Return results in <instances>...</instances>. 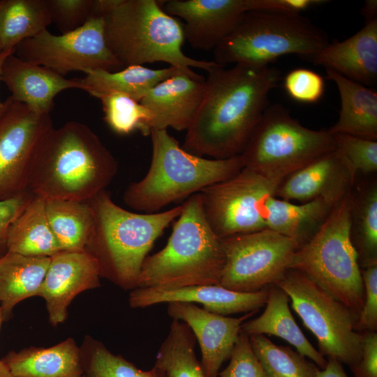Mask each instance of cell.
<instances>
[{
	"mask_svg": "<svg viewBox=\"0 0 377 377\" xmlns=\"http://www.w3.org/2000/svg\"><path fill=\"white\" fill-rule=\"evenodd\" d=\"M207 72L205 94L182 147L214 159L240 155L269 105L281 72L271 66L242 64L228 68L217 64Z\"/></svg>",
	"mask_w": 377,
	"mask_h": 377,
	"instance_id": "1",
	"label": "cell"
},
{
	"mask_svg": "<svg viewBox=\"0 0 377 377\" xmlns=\"http://www.w3.org/2000/svg\"><path fill=\"white\" fill-rule=\"evenodd\" d=\"M117 161L87 125L70 121L51 127L34 152L27 191L50 200L88 201L115 177Z\"/></svg>",
	"mask_w": 377,
	"mask_h": 377,
	"instance_id": "2",
	"label": "cell"
},
{
	"mask_svg": "<svg viewBox=\"0 0 377 377\" xmlns=\"http://www.w3.org/2000/svg\"><path fill=\"white\" fill-rule=\"evenodd\" d=\"M97 1L107 45L124 68L162 61L182 70L208 71L218 64L184 53L183 25L165 12L162 1Z\"/></svg>",
	"mask_w": 377,
	"mask_h": 377,
	"instance_id": "3",
	"label": "cell"
},
{
	"mask_svg": "<svg viewBox=\"0 0 377 377\" xmlns=\"http://www.w3.org/2000/svg\"><path fill=\"white\" fill-rule=\"evenodd\" d=\"M89 201L94 225L85 251L97 260L101 277L124 289L135 288L148 253L179 217L182 205L163 212L137 213L117 205L105 190Z\"/></svg>",
	"mask_w": 377,
	"mask_h": 377,
	"instance_id": "4",
	"label": "cell"
},
{
	"mask_svg": "<svg viewBox=\"0 0 377 377\" xmlns=\"http://www.w3.org/2000/svg\"><path fill=\"white\" fill-rule=\"evenodd\" d=\"M182 205L165 247L144 260L136 288L220 284L224 251L205 217L200 193L191 195Z\"/></svg>",
	"mask_w": 377,
	"mask_h": 377,
	"instance_id": "5",
	"label": "cell"
},
{
	"mask_svg": "<svg viewBox=\"0 0 377 377\" xmlns=\"http://www.w3.org/2000/svg\"><path fill=\"white\" fill-rule=\"evenodd\" d=\"M149 135L152 156L140 180L131 184L123 195L131 209L155 213L170 203L232 177L244 168L242 156L207 158L180 147L167 130L153 129Z\"/></svg>",
	"mask_w": 377,
	"mask_h": 377,
	"instance_id": "6",
	"label": "cell"
},
{
	"mask_svg": "<svg viewBox=\"0 0 377 377\" xmlns=\"http://www.w3.org/2000/svg\"><path fill=\"white\" fill-rule=\"evenodd\" d=\"M329 43L327 34L300 14L247 11L213 50L214 61L269 66L286 54L306 59Z\"/></svg>",
	"mask_w": 377,
	"mask_h": 377,
	"instance_id": "7",
	"label": "cell"
},
{
	"mask_svg": "<svg viewBox=\"0 0 377 377\" xmlns=\"http://www.w3.org/2000/svg\"><path fill=\"white\" fill-rule=\"evenodd\" d=\"M289 269L304 274L359 316L364 290L350 235V193L334 206L316 235L298 248Z\"/></svg>",
	"mask_w": 377,
	"mask_h": 377,
	"instance_id": "8",
	"label": "cell"
},
{
	"mask_svg": "<svg viewBox=\"0 0 377 377\" xmlns=\"http://www.w3.org/2000/svg\"><path fill=\"white\" fill-rule=\"evenodd\" d=\"M328 130H312L294 119L279 103L269 105L242 156L244 167L280 183L290 174L336 149Z\"/></svg>",
	"mask_w": 377,
	"mask_h": 377,
	"instance_id": "9",
	"label": "cell"
},
{
	"mask_svg": "<svg viewBox=\"0 0 377 377\" xmlns=\"http://www.w3.org/2000/svg\"><path fill=\"white\" fill-rule=\"evenodd\" d=\"M288 296L293 309L316 337L319 353L350 367L360 359L358 317L302 272L288 269L275 284Z\"/></svg>",
	"mask_w": 377,
	"mask_h": 377,
	"instance_id": "10",
	"label": "cell"
},
{
	"mask_svg": "<svg viewBox=\"0 0 377 377\" xmlns=\"http://www.w3.org/2000/svg\"><path fill=\"white\" fill-rule=\"evenodd\" d=\"M221 241L225 265L219 285L242 293L275 284L289 269L300 247L293 239L267 228Z\"/></svg>",
	"mask_w": 377,
	"mask_h": 377,
	"instance_id": "11",
	"label": "cell"
},
{
	"mask_svg": "<svg viewBox=\"0 0 377 377\" xmlns=\"http://www.w3.org/2000/svg\"><path fill=\"white\" fill-rule=\"evenodd\" d=\"M21 59L46 67L64 76L96 70L117 71L123 67L109 49L103 17L93 16L80 27L61 35L47 29L15 48Z\"/></svg>",
	"mask_w": 377,
	"mask_h": 377,
	"instance_id": "12",
	"label": "cell"
},
{
	"mask_svg": "<svg viewBox=\"0 0 377 377\" xmlns=\"http://www.w3.org/2000/svg\"><path fill=\"white\" fill-rule=\"evenodd\" d=\"M279 183L246 168L199 192L205 217L220 238L267 228L265 207Z\"/></svg>",
	"mask_w": 377,
	"mask_h": 377,
	"instance_id": "13",
	"label": "cell"
},
{
	"mask_svg": "<svg viewBox=\"0 0 377 377\" xmlns=\"http://www.w3.org/2000/svg\"><path fill=\"white\" fill-rule=\"evenodd\" d=\"M53 126L39 113L11 96L0 113V200L27 191L32 156L43 135Z\"/></svg>",
	"mask_w": 377,
	"mask_h": 377,
	"instance_id": "14",
	"label": "cell"
},
{
	"mask_svg": "<svg viewBox=\"0 0 377 377\" xmlns=\"http://www.w3.org/2000/svg\"><path fill=\"white\" fill-rule=\"evenodd\" d=\"M356 179L344 156L336 149L283 179L274 196L301 202L322 199L335 205L350 193Z\"/></svg>",
	"mask_w": 377,
	"mask_h": 377,
	"instance_id": "15",
	"label": "cell"
},
{
	"mask_svg": "<svg viewBox=\"0 0 377 377\" xmlns=\"http://www.w3.org/2000/svg\"><path fill=\"white\" fill-rule=\"evenodd\" d=\"M101 277L97 260L87 251H61L52 256L38 295L45 302L50 323H64L73 300L98 287Z\"/></svg>",
	"mask_w": 377,
	"mask_h": 377,
	"instance_id": "16",
	"label": "cell"
},
{
	"mask_svg": "<svg viewBox=\"0 0 377 377\" xmlns=\"http://www.w3.org/2000/svg\"><path fill=\"white\" fill-rule=\"evenodd\" d=\"M167 311L173 320L186 323L201 350V365L207 377H217L223 363L230 358L242 325L258 310L231 318L207 311L190 302L168 303Z\"/></svg>",
	"mask_w": 377,
	"mask_h": 377,
	"instance_id": "17",
	"label": "cell"
},
{
	"mask_svg": "<svg viewBox=\"0 0 377 377\" xmlns=\"http://www.w3.org/2000/svg\"><path fill=\"white\" fill-rule=\"evenodd\" d=\"M163 9L185 22L184 38L197 50H214L248 11L246 0H169Z\"/></svg>",
	"mask_w": 377,
	"mask_h": 377,
	"instance_id": "18",
	"label": "cell"
},
{
	"mask_svg": "<svg viewBox=\"0 0 377 377\" xmlns=\"http://www.w3.org/2000/svg\"><path fill=\"white\" fill-rule=\"evenodd\" d=\"M267 297L266 288L257 292L242 293L215 284L173 289L136 288L131 290L128 302L132 308L173 302L198 303L207 311L227 316L258 310L265 305Z\"/></svg>",
	"mask_w": 377,
	"mask_h": 377,
	"instance_id": "19",
	"label": "cell"
},
{
	"mask_svg": "<svg viewBox=\"0 0 377 377\" xmlns=\"http://www.w3.org/2000/svg\"><path fill=\"white\" fill-rule=\"evenodd\" d=\"M205 78L193 70L173 75L151 89L140 101L151 114L153 129L187 131L201 104Z\"/></svg>",
	"mask_w": 377,
	"mask_h": 377,
	"instance_id": "20",
	"label": "cell"
},
{
	"mask_svg": "<svg viewBox=\"0 0 377 377\" xmlns=\"http://www.w3.org/2000/svg\"><path fill=\"white\" fill-rule=\"evenodd\" d=\"M1 81L15 101L44 114H50L54 97L61 91L68 89H82L77 79H66L46 67L24 61L14 53L3 64Z\"/></svg>",
	"mask_w": 377,
	"mask_h": 377,
	"instance_id": "21",
	"label": "cell"
},
{
	"mask_svg": "<svg viewBox=\"0 0 377 377\" xmlns=\"http://www.w3.org/2000/svg\"><path fill=\"white\" fill-rule=\"evenodd\" d=\"M306 60L363 85L377 80V19L343 41L329 43Z\"/></svg>",
	"mask_w": 377,
	"mask_h": 377,
	"instance_id": "22",
	"label": "cell"
},
{
	"mask_svg": "<svg viewBox=\"0 0 377 377\" xmlns=\"http://www.w3.org/2000/svg\"><path fill=\"white\" fill-rule=\"evenodd\" d=\"M12 377H80L84 375L81 350L68 338L54 346H30L10 351L1 359Z\"/></svg>",
	"mask_w": 377,
	"mask_h": 377,
	"instance_id": "23",
	"label": "cell"
},
{
	"mask_svg": "<svg viewBox=\"0 0 377 377\" xmlns=\"http://www.w3.org/2000/svg\"><path fill=\"white\" fill-rule=\"evenodd\" d=\"M288 295L276 285H270L263 313L245 321L241 331L249 336L269 334L283 339L303 356L309 358L319 369H323L326 358L316 349L297 325L289 307Z\"/></svg>",
	"mask_w": 377,
	"mask_h": 377,
	"instance_id": "24",
	"label": "cell"
},
{
	"mask_svg": "<svg viewBox=\"0 0 377 377\" xmlns=\"http://www.w3.org/2000/svg\"><path fill=\"white\" fill-rule=\"evenodd\" d=\"M326 73L336 84L341 101L339 119L328 131L376 140L377 93L334 71Z\"/></svg>",
	"mask_w": 377,
	"mask_h": 377,
	"instance_id": "25",
	"label": "cell"
},
{
	"mask_svg": "<svg viewBox=\"0 0 377 377\" xmlns=\"http://www.w3.org/2000/svg\"><path fill=\"white\" fill-rule=\"evenodd\" d=\"M191 70H182L173 66L152 69L133 65L117 71H91L85 73L84 77L77 80L82 84V90L98 99L105 95L117 93L140 101L162 81Z\"/></svg>",
	"mask_w": 377,
	"mask_h": 377,
	"instance_id": "26",
	"label": "cell"
},
{
	"mask_svg": "<svg viewBox=\"0 0 377 377\" xmlns=\"http://www.w3.org/2000/svg\"><path fill=\"white\" fill-rule=\"evenodd\" d=\"M51 257L6 251L0 256V308L3 320L20 302L38 296Z\"/></svg>",
	"mask_w": 377,
	"mask_h": 377,
	"instance_id": "27",
	"label": "cell"
},
{
	"mask_svg": "<svg viewBox=\"0 0 377 377\" xmlns=\"http://www.w3.org/2000/svg\"><path fill=\"white\" fill-rule=\"evenodd\" d=\"M334 206L322 199L298 205L272 196L266 203V226L293 239L300 247L319 230Z\"/></svg>",
	"mask_w": 377,
	"mask_h": 377,
	"instance_id": "28",
	"label": "cell"
},
{
	"mask_svg": "<svg viewBox=\"0 0 377 377\" xmlns=\"http://www.w3.org/2000/svg\"><path fill=\"white\" fill-rule=\"evenodd\" d=\"M6 251L28 256L52 257L63 251L49 224L45 200L33 196L12 223Z\"/></svg>",
	"mask_w": 377,
	"mask_h": 377,
	"instance_id": "29",
	"label": "cell"
},
{
	"mask_svg": "<svg viewBox=\"0 0 377 377\" xmlns=\"http://www.w3.org/2000/svg\"><path fill=\"white\" fill-rule=\"evenodd\" d=\"M350 235L360 268L377 264L376 177L355 181L350 193Z\"/></svg>",
	"mask_w": 377,
	"mask_h": 377,
	"instance_id": "30",
	"label": "cell"
},
{
	"mask_svg": "<svg viewBox=\"0 0 377 377\" xmlns=\"http://www.w3.org/2000/svg\"><path fill=\"white\" fill-rule=\"evenodd\" d=\"M45 212L63 251H85L94 225L89 200H45Z\"/></svg>",
	"mask_w": 377,
	"mask_h": 377,
	"instance_id": "31",
	"label": "cell"
},
{
	"mask_svg": "<svg viewBox=\"0 0 377 377\" xmlns=\"http://www.w3.org/2000/svg\"><path fill=\"white\" fill-rule=\"evenodd\" d=\"M52 20L46 0L0 1V43L15 50L23 40L47 29Z\"/></svg>",
	"mask_w": 377,
	"mask_h": 377,
	"instance_id": "32",
	"label": "cell"
},
{
	"mask_svg": "<svg viewBox=\"0 0 377 377\" xmlns=\"http://www.w3.org/2000/svg\"><path fill=\"white\" fill-rule=\"evenodd\" d=\"M195 341L186 323L173 320L156 354L154 367L166 377H207L195 354Z\"/></svg>",
	"mask_w": 377,
	"mask_h": 377,
	"instance_id": "33",
	"label": "cell"
},
{
	"mask_svg": "<svg viewBox=\"0 0 377 377\" xmlns=\"http://www.w3.org/2000/svg\"><path fill=\"white\" fill-rule=\"evenodd\" d=\"M253 350L269 377H316L319 368L289 346H278L265 335L249 336Z\"/></svg>",
	"mask_w": 377,
	"mask_h": 377,
	"instance_id": "34",
	"label": "cell"
},
{
	"mask_svg": "<svg viewBox=\"0 0 377 377\" xmlns=\"http://www.w3.org/2000/svg\"><path fill=\"white\" fill-rule=\"evenodd\" d=\"M87 346L80 348L87 377H166L154 366L149 371L140 369L122 356L113 354L99 341L89 340Z\"/></svg>",
	"mask_w": 377,
	"mask_h": 377,
	"instance_id": "35",
	"label": "cell"
},
{
	"mask_svg": "<svg viewBox=\"0 0 377 377\" xmlns=\"http://www.w3.org/2000/svg\"><path fill=\"white\" fill-rule=\"evenodd\" d=\"M99 99L104 120L114 132L128 135L138 130L144 135H149L151 114L140 101L117 93L105 95Z\"/></svg>",
	"mask_w": 377,
	"mask_h": 377,
	"instance_id": "36",
	"label": "cell"
},
{
	"mask_svg": "<svg viewBox=\"0 0 377 377\" xmlns=\"http://www.w3.org/2000/svg\"><path fill=\"white\" fill-rule=\"evenodd\" d=\"M337 149L344 156L353 173L377 172V141L347 134H333Z\"/></svg>",
	"mask_w": 377,
	"mask_h": 377,
	"instance_id": "37",
	"label": "cell"
},
{
	"mask_svg": "<svg viewBox=\"0 0 377 377\" xmlns=\"http://www.w3.org/2000/svg\"><path fill=\"white\" fill-rule=\"evenodd\" d=\"M52 23L62 34L72 31L94 16V0H46Z\"/></svg>",
	"mask_w": 377,
	"mask_h": 377,
	"instance_id": "38",
	"label": "cell"
},
{
	"mask_svg": "<svg viewBox=\"0 0 377 377\" xmlns=\"http://www.w3.org/2000/svg\"><path fill=\"white\" fill-rule=\"evenodd\" d=\"M283 87L288 95L295 101L314 103L323 97L325 83L323 77L316 72L299 68L286 74Z\"/></svg>",
	"mask_w": 377,
	"mask_h": 377,
	"instance_id": "39",
	"label": "cell"
},
{
	"mask_svg": "<svg viewBox=\"0 0 377 377\" xmlns=\"http://www.w3.org/2000/svg\"><path fill=\"white\" fill-rule=\"evenodd\" d=\"M228 365L220 377H269L251 346L249 336L240 331Z\"/></svg>",
	"mask_w": 377,
	"mask_h": 377,
	"instance_id": "40",
	"label": "cell"
},
{
	"mask_svg": "<svg viewBox=\"0 0 377 377\" xmlns=\"http://www.w3.org/2000/svg\"><path fill=\"white\" fill-rule=\"evenodd\" d=\"M362 279L364 299L362 311L358 316L355 330L360 333L377 329V264L362 267Z\"/></svg>",
	"mask_w": 377,
	"mask_h": 377,
	"instance_id": "41",
	"label": "cell"
},
{
	"mask_svg": "<svg viewBox=\"0 0 377 377\" xmlns=\"http://www.w3.org/2000/svg\"><path fill=\"white\" fill-rule=\"evenodd\" d=\"M362 353L359 361L350 367L354 377H377V333L362 332Z\"/></svg>",
	"mask_w": 377,
	"mask_h": 377,
	"instance_id": "42",
	"label": "cell"
},
{
	"mask_svg": "<svg viewBox=\"0 0 377 377\" xmlns=\"http://www.w3.org/2000/svg\"><path fill=\"white\" fill-rule=\"evenodd\" d=\"M248 11L300 14L311 7L325 3L323 0H246Z\"/></svg>",
	"mask_w": 377,
	"mask_h": 377,
	"instance_id": "43",
	"label": "cell"
},
{
	"mask_svg": "<svg viewBox=\"0 0 377 377\" xmlns=\"http://www.w3.org/2000/svg\"><path fill=\"white\" fill-rule=\"evenodd\" d=\"M34 195L29 191L4 200H0V250L6 249L8 230L19 214Z\"/></svg>",
	"mask_w": 377,
	"mask_h": 377,
	"instance_id": "44",
	"label": "cell"
},
{
	"mask_svg": "<svg viewBox=\"0 0 377 377\" xmlns=\"http://www.w3.org/2000/svg\"><path fill=\"white\" fill-rule=\"evenodd\" d=\"M327 363L323 369H319L316 377H348L344 371L342 363L332 357L326 358Z\"/></svg>",
	"mask_w": 377,
	"mask_h": 377,
	"instance_id": "45",
	"label": "cell"
},
{
	"mask_svg": "<svg viewBox=\"0 0 377 377\" xmlns=\"http://www.w3.org/2000/svg\"><path fill=\"white\" fill-rule=\"evenodd\" d=\"M365 22L377 19V1L367 0L362 8Z\"/></svg>",
	"mask_w": 377,
	"mask_h": 377,
	"instance_id": "46",
	"label": "cell"
},
{
	"mask_svg": "<svg viewBox=\"0 0 377 377\" xmlns=\"http://www.w3.org/2000/svg\"><path fill=\"white\" fill-rule=\"evenodd\" d=\"M15 53V50H3L0 52V81H1V71H2V66L3 64L6 60V59L11 54ZM3 106V102H1L0 101V113L2 110Z\"/></svg>",
	"mask_w": 377,
	"mask_h": 377,
	"instance_id": "47",
	"label": "cell"
},
{
	"mask_svg": "<svg viewBox=\"0 0 377 377\" xmlns=\"http://www.w3.org/2000/svg\"><path fill=\"white\" fill-rule=\"evenodd\" d=\"M3 320L2 312L0 308V327ZM0 377H12L8 367L5 363L0 359Z\"/></svg>",
	"mask_w": 377,
	"mask_h": 377,
	"instance_id": "48",
	"label": "cell"
},
{
	"mask_svg": "<svg viewBox=\"0 0 377 377\" xmlns=\"http://www.w3.org/2000/svg\"><path fill=\"white\" fill-rule=\"evenodd\" d=\"M3 51V49H2V47H1V43H0V52Z\"/></svg>",
	"mask_w": 377,
	"mask_h": 377,
	"instance_id": "49",
	"label": "cell"
},
{
	"mask_svg": "<svg viewBox=\"0 0 377 377\" xmlns=\"http://www.w3.org/2000/svg\"><path fill=\"white\" fill-rule=\"evenodd\" d=\"M80 377H87V376H86L85 375H82V376H80Z\"/></svg>",
	"mask_w": 377,
	"mask_h": 377,
	"instance_id": "50",
	"label": "cell"
}]
</instances>
